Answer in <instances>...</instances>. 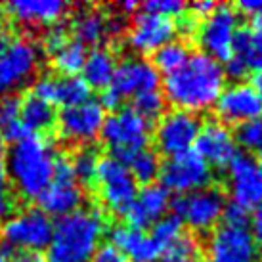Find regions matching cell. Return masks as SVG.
Returning a JSON list of instances; mask_svg holds the SVG:
<instances>
[{
	"instance_id": "obj_1",
	"label": "cell",
	"mask_w": 262,
	"mask_h": 262,
	"mask_svg": "<svg viewBox=\"0 0 262 262\" xmlns=\"http://www.w3.org/2000/svg\"><path fill=\"white\" fill-rule=\"evenodd\" d=\"M226 84L222 63L207 54L189 56L186 66L165 79V98L176 110L199 113L211 110Z\"/></svg>"
},
{
	"instance_id": "obj_2",
	"label": "cell",
	"mask_w": 262,
	"mask_h": 262,
	"mask_svg": "<svg viewBox=\"0 0 262 262\" xmlns=\"http://www.w3.org/2000/svg\"><path fill=\"white\" fill-rule=\"evenodd\" d=\"M58 155L52 144L38 134L14 142L6 157V172L23 199H38L54 180Z\"/></svg>"
},
{
	"instance_id": "obj_3",
	"label": "cell",
	"mask_w": 262,
	"mask_h": 262,
	"mask_svg": "<svg viewBox=\"0 0 262 262\" xmlns=\"http://www.w3.org/2000/svg\"><path fill=\"white\" fill-rule=\"evenodd\" d=\"M105 232V216L100 209L86 207L59 219L48 245L50 262H92Z\"/></svg>"
},
{
	"instance_id": "obj_4",
	"label": "cell",
	"mask_w": 262,
	"mask_h": 262,
	"mask_svg": "<svg viewBox=\"0 0 262 262\" xmlns=\"http://www.w3.org/2000/svg\"><path fill=\"white\" fill-rule=\"evenodd\" d=\"M149 132V123L144 117H140L132 107H121L103 121L100 134L111 157L128 163L136 153L147 149Z\"/></svg>"
},
{
	"instance_id": "obj_5",
	"label": "cell",
	"mask_w": 262,
	"mask_h": 262,
	"mask_svg": "<svg viewBox=\"0 0 262 262\" xmlns=\"http://www.w3.org/2000/svg\"><path fill=\"white\" fill-rule=\"evenodd\" d=\"M96 189L102 203L115 214H123L138 195V182L134 180L126 163L115 157H103L96 170Z\"/></svg>"
},
{
	"instance_id": "obj_6",
	"label": "cell",
	"mask_w": 262,
	"mask_h": 262,
	"mask_svg": "<svg viewBox=\"0 0 262 262\" xmlns=\"http://www.w3.org/2000/svg\"><path fill=\"white\" fill-rule=\"evenodd\" d=\"M40 63V50L33 40L14 37L0 50V98L12 96L14 90L29 82Z\"/></svg>"
},
{
	"instance_id": "obj_7",
	"label": "cell",
	"mask_w": 262,
	"mask_h": 262,
	"mask_svg": "<svg viewBox=\"0 0 262 262\" xmlns=\"http://www.w3.org/2000/svg\"><path fill=\"white\" fill-rule=\"evenodd\" d=\"M52 230L54 224L50 216H46L40 209H27L10 216L2 224V247L38 253L42 249H48Z\"/></svg>"
},
{
	"instance_id": "obj_8",
	"label": "cell",
	"mask_w": 262,
	"mask_h": 262,
	"mask_svg": "<svg viewBox=\"0 0 262 262\" xmlns=\"http://www.w3.org/2000/svg\"><path fill=\"white\" fill-rule=\"evenodd\" d=\"M239 31V15L230 4H220L214 8L201 25H197V42L203 48V54L216 61H228L232 58L233 40Z\"/></svg>"
},
{
	"instance_id": "obj_9",
	"label": "cell",
	"mask_w": 262,
	"mask_h": 262,
	"mask_svg": "<svg viewBox=\"0 0 262 262\" xmlns=\"http://www.w3.org/2000/svg\"><path fill=\"white\" fill-rule=\"evenodd\" d=\"M159 178L161 186L167 191H176L186 195L197 189L209 188L212 172L207 161L195 149H189L186 153L168 157L167 163L161 167Z\"/></svg>"
},
{
	"instance_id": "obj_10",
	"label": "cell",
	"mask_w": 262,
	"mask_h": 262,
	"mask_svg": "<svg viewBox=\"0 0 262 262\" xmlns=\"http://www.w3.org/2000/svg\"><path fill=\"white\" fill-rule=\"evenodd\" d=\"M224 197L222 191L216 188H203L180 195L174 199L170 207L174 211V216L195 232H209L216 222L222 219L224 211Z\"/></svg>"
},
{
	"instance_id": "obj_11",
	"label": "cell",
	"mask_w": 262,
	"mask_h": 262,
	"mask_svg": "<svg viewBox=\"0 0 262 262\" xmlns=\"http://www.w3.org/2000/svg\"><path fill=\"white\" fill-rule=\"evenodd\" d=\"M103 121H105L103 107L100 105V102H94V100L63 107L61 113L56 117L58 134L61 136V140L77 146L94 142L98 134L102 132Z\"/></svg>"
},
{
	"instance_id": "obj_12",
	"label": "cell",
	"mask_w": 262,
	"mask_h": 262,
	"mask_svg": "<svg viewBox=\"0 0 262 262\" xmlns=\"http://www.w3.org/2000/svg\"><path fill=\"white\" fill-rule=\"evenodd\" d=\"M201 130V121L193 113L172 110L165 113L155 126V146L161 153L174 157L186 153L195 144Z\"/></svg>"
},
{
	"instance_id": "obj_13",
	"label": "cell",
	"mask_w": 262,
	"mask_h": 262,
	"mask_svg": "<svg viewBox=\"0 0 262 262\" xmlns=\"http://www.w3.org/2000/svg\"><path fill=\"white\" fill-rule=\"evenodd\" d=\"M258 245L247 228L222 226L207 243V262H256Z\"/></svg>"
},
{
	"instance_id": "obj_14",
	"label": "cell",
	"mask_w": 262,
	"mask_h": 262,
	"mask_svg": "<svg viewBox=\"0 0 262 262\" xmlns=\"http://www.w3.org/2000/svg\"><path fill=\"white\" fill-rule=\"evenodd\" d=\"M228 188L233 203L247 211L262 205V165L251 155H237L228 165Z\"/></svg>"
},
{
	"instance_id": "obj_15",
	"label": "cell",
	"mask_w": 262,
	"mask_h": 262,
	"mask_svg": "<svg viewBox=\"0 0 262 262\" xmlns=\"http://www.w3.org/2000/svg\"><path fill=\"white\" fill-rule=\"evenodd\" d=\"M110 88L121 100L159 90V71L144 58H126L117 66Z\"/></svg>"
},
{
	"instance_id": "obj_16",
	"label": "cell",
	"mask_w": 262,
	"mask_h": 262,
	"mask_svg": "<svg viewBox=\"0 0 262 262\" xmlns=\"http://www.w3.org/2000/svg\"><path fill=\"white\" fill-rule=\"evenodd\" d=\"M176 31V23L170 17L149 12H142L136 15L128 31V46L140 54H155L165 44L172 42Z\"/></svg>"
},
{
	"instance_id": "obj_17",
	"label": "cell",
	"mask_w": 262,
	"mask_h": 262,
	"mask_svg": "<svg viewBox=\"0 0 262 262\" xmlns=\"http://www.w3.org/2000/svg\"><path fill=\"white\" fill-rule=\"evenodd\" d=\"M214 105L224 124H245L262 117L260 96L255 90V86L243 84V82L224 88Z\"/></svg>"
},
{
	"instance_id": "obj_18",
	"label": "cell",
	"mask_w": 262,
	"mask_h": 262,
	"mask_svg": "<svg viewBox=\"0 0 262 262\" xmlns=\"http://www.w3.org/2000/svg\"><path fill=\"white\" fill-rule=\"evenodd\" d=\"M195 147V151L207 161L209 167H228L237 157V140L228 128V124L220 121L201 124Z\"/></svg>"
},
{
	"instance_id": "obj_19",
	"label": "cell",
	"mask_w": 262,
	"mask_h": 262,
	"mask_svg": "<svg viewBox=\"0 0 262 262\" xmlns=\"http://www.w3.org/2000/svg\"><path fill=\"white\" fill-rule=\"evenodd\" d=\"M33 94L56 103L61 107H71L90 100V88L82 77H63V75H42L33 84Z\"/></svg>"
},
{
	"instance_id": "obj_20",
	"label": "cell",
	"mask_w": 262,
	"mask_h": 262,
	"mask_svg": "<svg viewBox=\"0 0 262 262\" xmlns=\"http://www.w3.org/2000/svg\"><path fill=\"white\" fill-rule=\"evenodd\" d=\"M168 209H170V195L167 189L159 184H149L138 191L128 211L124 212V219L128 220L130 228L144 232L146 228L159 222Z\"/></svg>"
},
{
	"instance_id": "obj_21",
	"label": "cell",
	"mask_w": 262,
	"mask_h": 262,
	"mask_svg": "<svg viewBox=\"0 0 262 262\" xmlns=\"http://www.w3.org/2000/svg\"><path fill=\"white\" fill-rule=\"evenodd\" d=\"M8 14L23 25H56L69 10L61 0H14L6 6Z\"/></svg>"
},
{
	"instance_id": "obj_22",
	"label": "cell",
	"mask_w": 262,
	"mask_h": 262,
	"mask_svg": "<svg viewBox=\"0 0 262 262\" xmlns=\"http://www.w3.org/2000/svg\"><path fill=\"white\" fill-rule=\"evenodd\" d=\"M111 245L117 247L126 260L132 258L134 262H153L161 256V247L142 230L130 226H119L111 232Z\"/></svg>"
},
{
	"instance_id": "obj_23",
	"label": "cell",
	"mask_w": 262,
	"mask_h": 262,
	"mask_svg": "<svg viewBox=\"0 0 262 262\" xmlns=\"http://www.w3.org/2000/svg\"><path fill=\"white\" fill-rule=\"evenodd\" d=\"M40 211L46 216H58L63 219L71 212L79 211L82 205V189L77 186V182H56L44 189L38 197Z\"/></svg>"
},
{
	"instance_id": "obj_24",
	"label": "cell",
	"mask_w": 262,
	"mask_h": 262,
	"mask_svg": "<svg viewBox=\"0 0 262 262\" xmlns=\"http://www.w3.org/2000/svg\"><path fill=\"white\" fill-rule=\"evenodd\" d=\"M71 31L80 44H100L110 33L121 31V21L103 15L98 10H82L73 17Z\"/></svg>"
},
{
	"instance_id": "obj_25",
	"label": "cell",
	"mask_w": 262,
	"mask_h": 262,
	"mask_svg": "<svg viewBox=\"0 0 262 262\" xmlns=\"http://www.w3.org/2000/svg\"><path fill=\"white\" fill-rule=\"evenodd\" d=\"M19 117H21V124L25 126V130L31 132V134L50 130L52 126L56 124L54 105L48 103L46 100H42V98L35 96L33 92H29L21 100Z\"/></svg>"
},
{
	"instance_id": "obj_26",
	"label": "cell",
	"mask_w": 262,
	"mask_h": 262,
	"mask_svg": "<svg viewBox=\"0 0 262 262\" xmlns=\"http://www.w3.org/2000/svg\"><path fill=\"white\" fill-rule=\"evenodd\" d=\"M115 69V56L107 48H94L86 56V61L82 67V75H84L82 80L88 84V88L105 90L113 80Z\"/></svg>"
},
{
	"instance_id": "obj_27",
	"label": "cell",
	"mask_w": 262,
	"mask_h": 262,
	"mask_svg": "<svg viewBox=\"0 0 262 262\" xmlns=\"http://www.w3.org/2000/svg\"><path fill=\"white\" fill-rule=\"evenodd\" d=\"M232 59L249 71L262 73V31L239 29L233 40Z\"/></svg>"
},
{
	"instance_id": "obj_28",
	"label": "cell",
	"mask_w": 262,
	"mask_h": 262,
	"mask_svg": "<svg viewBox=\"0 0 262 262\" xmlns=\"http://www.w3.org/2000/svg\"><path fill=\"white\" fill-rule=\"evenodd\" d=\"M86 46L77 40H67L58 52L52 54V63L56 71L63 77H77L86 61Z\"/></svg>"
},
{
	"instance_id": "obj_29",
	"label": "cell",
	"mask_w": 262,
	"mask_h": 262,
	"mask_svg": "<svg viewBox=\"0 0 262 262\" xmlns=\"http://www.w3.org/2000/svg\"><path fill=\"white\" fill-rule=\"evenodd\" d=\"M19 107H21V100L17 96L0 98V134L4 136V140L17 142L29 134L21 124Z\"/></svg>"
},
{
	"instance_id": "obj_30",
	"label": "cell",
	"mask_w": 262,
	"mask_h": 262,
	"mask_svg": "<svg viewBox=\"0 0 262 262\" xmlns=\"http://www.w3.org/2000/svg\"><path fill=\"white\" fill-rule=\"evenodd\" d=\"M189 50L184 42H168L163 48L153 54V67L157 71H163L165 75H172L178 69H182L186 66V61L189 59Z\"/></svg>"
},
{
	"instance_id": "obj_31",
	"label": "cell",
	"mask_w": 262,
	"mask_h": 262,
	"mask_svg": "<svg viewBox=\"0 0 262 262\" xmlns=\"http://www.w3.org/2000/svg\"><path fill=\"white\" fill-rule=\"evenodd\" d=\"M201 245L193 235L182 233L178 239L161 251V262H199Z\"/></svg>"
},
{
	"instance_id": "obj_32",
	"label": "cell",
	"mask_w": 262,
	"mask_h": 262,
	"mask_svg": "<svg viewBox=\"0 0 262 262\" xmlns=\"http://www.w3.org/2000/svg\"><path fill=\"white\" fill-rule=\"evenodd\" d=\"M126 167L130 170V174L134 176V180L140 184H149L155 182V178L159 176L161 172V163L157 153L151 151V149H142L140 153H136L128 163Z\"/></svg>"
},
{
	"instance_id": "obj_33",
	"label": "cell",
	"mask_w": 262,
	"mask_h": 262,
	"mask_svg": "<svg viewBox=\"0 0 262 262\" xmlns=\"http://www.w3.org/2000/svg\"><path fill=\"white\" fill-rule=\"evenodd\" d=\"M134 105L132 110L136 111L140 117H144L147 123H151L155 119H159L165 110V96L159 90H151V92H144V94L132 98Z\"/></svg>"
},
{
	"instance_id": "obj_34",
	"label": "cell",
	"mask_w": 262,
	"mask_h": 262,
	"mask_svg": "<svg viewBox=\"0 0 262 262\" xmlns=\"http://www.w3.org/2000/svg\"><path fill=\"white\" fill-rule=\"evenodd\" d=\"M71 161V168H73L75 180L82 184H92L96 178V170H98V155L92 149H80L73 155Z\"/></svg>"
},
{
	"instance_id": "obj_35",
	"label": "cell",
	"mask_w": 262,
	"mask_h": 262,
	"mask_svg": "<svg viewBox=\"0 0 262 262\" xmlns=\"http://www.w3.org/2000/svg\"><path fill=\"white\" fill-rule=\"evenodd\" d=\"M180 235H182V222L176 219L174 214L163 216L159 222L153 224L151 237H153V241L161 247V251L167 247V245H170L174 239H178Z\"/></svg>"
},
{
	"instance_id": "obj_36",
	"label": "cell",
	"mask_w": 262,
	"mask_h": 262,
	"mask_svg": "<svg viewBox=\"0 0 262 262\" xmlns=\"http://www.w3.org/2000/svg\"><path fill=\"white\" fill-rule=\"evenodd\" d=\"M235 140L243 147H247L249 151L260 153L262 155V117L251 121V123L241 124Z\"/></svg>"
},
{
	"instance_id": "obj_37",
	"label": "cell",
	"mask_w": 262,
	"mask_h": 262,
	"mask_svg": "<svg viewBox=\"0 0 262 262\" xmlns=\"http://www.w3.org/2000/svg\"><path fill=\"white\" fill-rule=\"evenodd\" d=\"M142 10L172 19V17H180L186 12V4L180 2V0H149L142 6Z\"/></svg>"
},
{
	"instance_id": "obj_38",
	"label": "cell",
	"mask_w": 262,
	"mask_h": 262,
	"mask_svg": "<svg viewBox=\"0 0 262 262\" xmlns=\"http://www.w3.org/2000/svg\"><path fill=\"white\" fill-rule=\"evenodd\" d=\"M222 219L230 228H247L249 222V211L241 205L230 201L228 205H224V211H222Z\"/></svg>"
},
{
	"instance_id": "obj_39",
	"label": "cell",
	"mask_w": 262,
	"mask_h": 262,
	"mask_svg": "<svg viewBox=\"0 0 262 262\" xmlns=\"http://www.w3.org/2000/svg\"><path fill=\"white\" fill-rule=\"evenodd\" d=\"M69 40V37H67V31L61 27V25H52V27H48V31L44 33L42 37V46L44 50L48 52V54H54V52H58L63 44Z\"/></svg>"
},
{
	"instance_id": "obj_40",
	"label": "cell",
	"mask_w": 262,
	"mask_h": 262,
	"mask_svg": "<svg viewBox=\"0 0 262 262\" xmlns=\"http://www.w3.org/2000/svg\"><path fill=\"white\" fill-rule=\"evenodd\" d=\"M14 209V197L8 186V178L4 172V167H0V219L8 216Z\"/></svg>"
},
{
	"instance_id": "obj_41",
	"label": "cell",
	"mask_w": 262,
	"mask_h": 262,
	"mask_svg": "<svg viewBox=\"0 0 262 262\" xmlns=\"http://www.w3.org/2000/svg\"><path fill=\"white\" fill-rule=\"evenodd\" d=\"M0 253L4 255L6 262H42V256L33 251H19V249L2 247Z\"/></svg>"
},
{
	"instance_id": "obj_42",
	"label": "cell",
	"mask_w": 262,
	"mask_h": 262,
	"mask_svg": "<svg viewBox=\"0 0 262 262\" xmlns=\"http://www.w3.org/2000/svg\"><path fill=\"white\" fill-rule=\"evenodd\" d=\"M92 262H126V256H124L117 247H113V245L107 243V245L98 247Z\"/></svg>"
},
{
	"instance_id": "obj_43",
	"label": "cell",
	"mask_w": 262,
	"mask_h": 262,
	"mask_svg": "<svg viewBox=\"0 0 262 262\" xmlns=\"http://www.w3.org/2000/svg\"><path fill=\"white\" fill-rule=\"evenodd\" d=\"M241 12H247L249 15H253L255 21V29L262 31V0H243L239 4Z\"/></svg>"
},
{
	"instance_id": "obj_44",
	"label": "cell",
	"mask_w": 262,
	"mask_h": 262,
	"mask_svg": "<svg viewBox=\"0 0 262 262\" xmlns=\"http://www.w3.org/2000/svg\"><path fill=\"white\" fill-rule=\"evenodd\" d=\"M214 8H216V4L214 2H211V0H197V2H193L191 6H189V12H191V17H195V19H199V17H209V15L214 12Z\"/></svg>"
},
{
	"instance_id": "obj_45",
	"label": "cell",
	"mask_w": 262,
	"mask_h": 262,
	"mask_svg": "<svg viewBox=\"0 0 262 262\" xmlns=\"http://www.w3.org/2000/svg\"><path fill=\"white\" fill-rule=\"evenodd\" d=\"M251 224H253V237L255 241H262V205L260 207H256L255 214H253V219H251Z\"/></svg>"
},
{
	"instance_id": "obj_46",
	"label": "cell",
	"mask_w": 262,
	"mask_h": 262,
	"mask_svg": "<svg viewBox=\"0 0 262 262\" xmlns=\"http://www.w3.org/2000/svg\"><path fill=\"white\" fill-rule=\"evenodd\" d=\"M4 155H6V140L0 134V167H4Z\"/></svg>"
},
{
	"instance_id": "obj_47",
	"label": "cell",
	"mask_w": 262,
	"mask_h": 262,
	"mask_svg": "<svg viewBox=\"0 0 262 262\" xmlns=\"http://www.w3.org/2000/svg\"><path fill=\"white\" fill-rule=\"evenodd\" d=\"M136 8H138V2H130V0L121 4V10H123V12H134Z\"/></svg>"
},
{
	"instance_id": "obj_48",
	"label": "cell",
	"mask_w": 262,
	"mask_h": 262,
	"mask_svg": "<svg viewBox=\"0 0 262 262\" xmlns=\"http://www.w3.org/2000/svg\"><path fill=\"white\" fill-rule=\"evenodd\" d=\"M255 90L258 92V96H260V100H262V73H258L255 77Z\"/></svg>"
},
{
	"instance_id": "obj_49",
	"label": "cell",
	"mask_w": 262,
	"mask_h": 262,
	"mask_svg": "<svg viewBox=\"0 0 262 262\" xmlns=\"http://www.w3.org/2000/svg\"><path fill=\"white\" fill-rule=\"evenodd\" d=\"M0 262H6V258H4V255L0 253Z\"/></svg>"
},
{
	"instance_id": "obj_50",
	"label": "cell",
	"mask_w": 262,
	"mask_h": 262,
	"mask_svg": "<svg viewBox=\"0 0 262 262\" xmlns=\"http://www.w3.org/2000/svg\"><path fill=\"white\" fill-rule=\"evenodd\" d=\"M0 19H2V6H0Z\"/></svg>"
}]
</instances>
